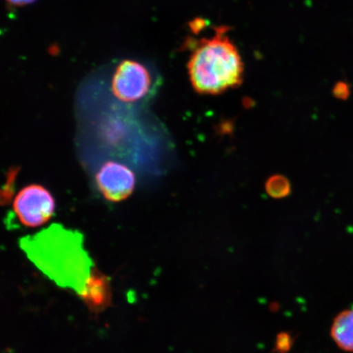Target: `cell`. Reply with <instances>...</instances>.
Instances as JSON below:
<instances>
[{"label": "cell", "instance_id": "1", "mask_svg": "<svg viewBox=\"0 0 353 353\" xmlns=\"http://www.w3.org/2000/svg\"><path fill=\"white\" fill-rule=\"evenodd\" d=\"M228 30L227 26L216 28L213 37L196 43L190 57L189 79L198 94L218 95L241 85L244 63Z\"/></svg>", "mask_w": 353, "mask_h": 353}, {"label": "cell", "instance_id": "2", "mask_svg": "<svg viewBox=\"0 0 353 353\" xmlns=\"http://www.w3.org/2000/svg\"><path fill=\"white\" fill-rule=\"evenodd\" d=\"M22 248L42 270L50 276L65 274L77 282L79 290L90 276L91 263L83 248V237L59 224L21 241Z\"/></svg>", "mask_w": 353, "mask_h": 353}, {"label": "cell", "instance_id": "3", "mask_svg": "<svg viewBox=\"0 0 353 353\" xmlns=\"http://www.w3.org/2000/svg\"><path fill=\"white\" fill-rule=\"evenodd\" d=\"M13 213L22 226L37 228L50 222L56 210L54 196L39 184L22 188L12 202Z\"/></svg>", "mask_w": 353, "mask_h": 353}, {"label": "cell", "instance_id": "4", "mask_svg": "<svg viewBox=\"0 0 353 353\" xmlns=\"http://www.w3.org/2000/svg\"><path fill=\"white\" fill-rule=\"evenodd\" d=\"M152 86L149 70L134 60H123L117 66L112 79V92L123 103H135L144 98Z\"/></svg>", "mask_w": 353, "mask_h": 353}, {"label": "cell", "instance_id": "5", "mask_svg": "<svg viewBox=\"0 0 353 353\" xmlns=\"http://www.w3.org/2000/svg\"><path fill=\"white\" fill-rule=\"evenodd\" d=\"M97 188L105 200L120 203L132 196L136 188V176L125 165L110 161L104 163L95 175Z\"/></svg>", "mask_w": 353, "mask_h": 353}, {"label": "cell", "instance_id": "6", "mask_svg": "<svg viewBox=\"0 0 353 353\" xmlns=\"http://www.w3.org/2000/svg\"><path fill=\"white\" fill-rule=\"evenodd\" d=\"M330 335L341 350L353 352V309H348L335 316Z\"/></svg>", "mask_w": 353, "mask_h": 353}, {"label": "cell", "instance_id": "7", "mask_svg": "<svg viewBox=\"0 0 353 353\" xmlns=\"http://www.w3.org/2000/svg\"><path fill=\"white\" fill-rule=\"evenodd\" d=\"M107 288L105 277L99 275L98 272H92L79 292L92 307L99 308L107 302Z\"/></svg>", "mask_w": 353, "mask_h": 353}, {"label": "cell", "instance_id": "8", "mask_svg": "<svg viewBox=\"0 0 353 353\" xmlns=\"http://www.w3.org/2000/svg\"><path fill=\"white\" fill-rule=\"evenodd\" d=\"M265 189L269 196L281 199L290 195L291 184L285 176L274 175L268 179Z\"/></svg>", "mask_w": 353, "mask_h": 353}, {"label": "cell", "instance_id": "9", "mask_svg": "<svg viewBox=\"0 0 353 353\" xmlns=\"http://www.w3.org/2000/svg\"><path fill=\"white\" fill-rule=\"evenodd\" d=\"M294 343L292 335L287 332L277 334L275 343V352L277 353H288Z\"/></svg>", "mask_w": 353, "mask_h": 353}, {"label": "cell", "instance_id": "10", "mask_svg": "<svg viewBox=\"0 0 353 353\" xmlns=\"http://www.w3.org/2000/svg\"><path fill=\"white\" fill-rule=\"evenodd\" d=\"M350 94V85L345 82H339L334 88V95L339 99L346 100Z\"/></svg>", "mask_w": 353, "mask_h": 353}, {"label": "cell", "instance_id": "11", "mask_svg": "<svg viewBox=\"0 0 353 353\" xmlns=\"http://www.w3.org/2000/svg\"><path fill=\"white\" fill-rule=\"evenodd\" d=\"M19 170H12L8 174V181L6 185V191L4 192V196H2V199H4V202H8L10 201L12 194L13 192V186H14V179L17 176V173Z\"/></svg>", "mask_w": 353, "mask_h": 353}, {"label": "cell", "instance_id": "12", "mask_svg": "<svg viewBox=\"0 0 353 353\" xmlns=\"http://www.w3.org/2000/svg\"><path fill=\"white\" fill-rule=\"evenodd\" d=\"M35 1H37V0H6V2L10 4V6L14 7L28 6V4L33 3Z\"/></svg>", "mask_w": 353, "mask_h": 353}]
</instances>
